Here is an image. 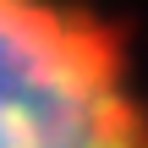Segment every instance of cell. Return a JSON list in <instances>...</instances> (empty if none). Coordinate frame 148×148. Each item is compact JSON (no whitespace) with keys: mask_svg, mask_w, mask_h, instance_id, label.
Wrapping results in <instances>:
<instances>
[{"mask_svg":"<svg viewBox=\"0 0 148 148\" xmlns=\"http://www.w3.org/2000/svg\"><path fill=\"white\" fill-rule=\"evenodd\" d=\"M0 148H148L121 38L71 0H0Z\"/></svg>","mask_w":148,"mask_h":148,"instance_id":"1","label":"cell"}]
</instances>
